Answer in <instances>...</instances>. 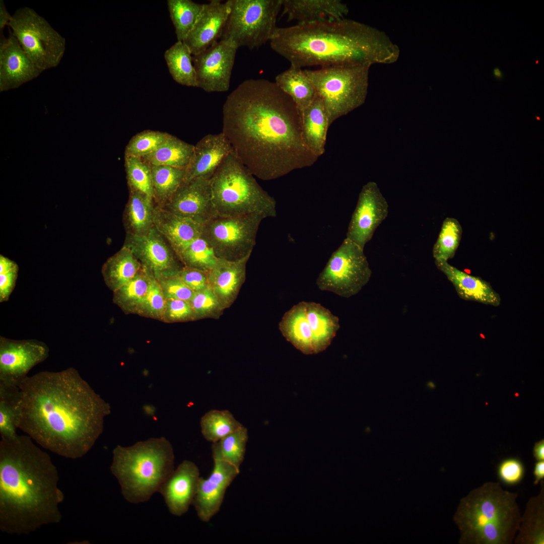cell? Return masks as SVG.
Returning a JSON list of instances; mask_svg holds the SVG:
<instances>
[{
	"label": "cell",
	"mask_w": 544,
	"mask_h": 544,
	"mask_svg": "<svg viewBox=\"0 0 544 544\" xmlns=\"http://www.w3.org/2000/svg\"><path fill=\"white\" fill-rule=\"evenodd\" d=\"M233 151L223 132L204 136L194 145L183 182L199 177L211 178L225 158Z\"/></svg>",
	"instance_id": "22"
},
{
	"label": "cell",
	"mask_w": 544,
	"mask_h": 544,
	"mask_svg": "<svg viewBox=\"0 0 544 544\" xmlns=\"http://www.w3.org/2000/svg\"><path fill=\"white\" fill-rule=\"evenodd\" d=\"M435 263L452 284L461 299L494 306L500 305V295L488 282L458 269L448 261H435Z\"/></svg>",
	"instance_id": "25"
},
{
	"label": "cell",
	"mask_w": 544,
	"mask_h": 544,
	"mask_svg": "<svg viewBox=\"0 0 544 544\" xmlns=\"http://www.w3.org/2000/svg\"><path fill=\"white\" fill-rule=\"evenodd\" d=\"M538 61H536V63H538Z\"/></svg>",
	"instance_id": "58"
},
{
	"label": "cell",
	"mask_w": 544,
	"mask_h": 544,
	"mask_svg": "<svg viewBox=\"0 0 544 544\" xmlns=\"http://www.w3.org/2000/svg\"><path fill=\"white\" fill-rule=\"evenodd\" d=\"M230 12L228 1L212 0L203 4L193 27L183 41L195 55L221 38Z\"/></svg>",
	"instance_id": "21"
},
{
	"label": "cell",
	"mask_w": 544,
	"mask_h": 544,
	"mask_svg": "<svg viewBox=\"0 0 544 544\" xmlns=\"http://www.w3.org/2000/svg\"><path fill=\"white\" fill-rule=\"evenodd\" d=\"M166 302L161 287L153 276L138 315L162 321Z\"/></svg>",
	"instance_id": "47"
},
{
	"label": "cell",
	"mask_w": 544,
	"mask_h": 544,
	"mask_svg": "<svg viewBox=\"0 0 544 544\" xmlns=\"http://www.w3.org/2000/svg\"><path fill=\"white\" fill-rule=\"evenodd\" d=\"M525 468L523 462L517 457H508L503 459L497 467V474L499 481L509 486H515L523 480Z\"/></svg>",
	"instance_id": "48"
},
{
	"label": "cell",
	"mask_w": 544,
	"mask_h": 544,
	"mask_svg": "<svg viewBox=\"0 0 544 544\" xmlns=\"http://www.w3.org/2000/svg\"><path fill=\"white\" fill-rule=\"evenodd\" d=\"M200 426L203 438L213 443L220 441L243 425L230 411L212 410L201 418Z\"/></svg>",
	"instance_id": "40"
},
{
	"label": "cell",
	"mask_w": 544,
	"mask_h": 544,
	"mask_svg": "<svg viewBox=\"0 0 544 544\" xmlns=\"http://www.w3.org/2000/svg\"><path fill=\"white\" fill-rule=\"evenodd\" d=\"M248 439L247 429L242 426L220 441L213 443V460L226 462L240 471V466L244 459Z\"/></svg>",
	"instance_id": "39"
},
{
	"label": "cell",
	"mask_w": 544,
	"mask_h": 544,
	"mask_svg": "<svg viewBox=\"0 0 544 544\" xmlns=\"http://www.w3.org/2000/svg\"><path fill=\"white\" fill-rule=\"evenodd\" d=\"M237 49L231 41L220 40L193 55L197 87L209 93L227 91Z\"/></svg>",
	"instance_id": "14"
},
{
	"label": "cell",
	"mask_w": 544,
	"mask_h": 544,
	"mask_svg": "<svg viewBox=\"0 0 544 544\" xmlns=\"http://www.w3.org/2000/svg\"><path fill=\"white\" fill-rule=\"evenodd\" d=\"M230 12L221 40L238 48L257 49L269 42L278 28L282 0H228Z\"/></svg>",
	"instance_id": "9"
},
{
	"label": "cell",
	"mask_w": 544,
	"mask_h": 544,
	"mask_svg": "<svg viewBox=\"0 0 544 544\" xmlns=\"http://www.w3.org/2000/svg\"><path fill=\"white\" fill-rule=\"evenodd\" d=\"M533 474L534 478L533 484L537 485L544 479V460L536 461L535 463Z\"/></svg>",
	"instance_id": "55"
},
{
	"label": "cell",
	"mask_w": 544,
	"mask_h": 544,
	"mask_svg": "<svg viewBox=\"0 0 544 544\" xmlns=\"http://www.w3.org/2000/svg\"><path fill=\"white\" fill-rule=\"evenodd\" d=\"M124 245L131 249L142 266L156 279L177 275L183 266L155 226L144 234L127 235Z\"/></svg>",
	"instance_id": "15"
},
{
	"label": "cell",
	"mask_w": 544,
	"mask_h": 544,
	"mask_svg": "<svg viewBox=\"0 0 544 544\" xmlns=\"http://www.w3.org/2000/svg\"><path fill=\"white\" fill-rule=\"evenodd\" d=\"M156 279L166 299H180L189 302L194 293L184 284L178 275Z\"/></svg>",
	"instance_id": "50"
},
{
	"label": "cell",
	"mask_w": 544,
	"mask_h": 544,
	"mask_svg": "<svg viewBox=\"0 0 544 544\" xmlns=\"http://www.w3.org/2000/svg\"><path fill=\"white\" fill-rule=\"evenodd\" d=\"M154 224L175 253L193 240L200 237L204 225L192 219L167 211L155 205Z\"/></svg>",
	"instance_id": "26"
},
{
	"label": "cell",
	"mask_w": 544,
	"mask_h": 544,
	"mask_svg": "<svg viewBox=\"0 0 544 544\" xmlns=\"http://www.w3.org/2000/svg\"><path fill=\"white\" fill-rule=\"evenodd\" d=\"M200 477L198 466L191 461L184 460L163 483L158 492L172 514L180 516L188 510Z\"/></svg>",
	"instance_id": "20"
},
{
	"label": "cell",
	"mask_w": 544,
	"mask_h": 544,
	"mask_svg": "<svg viewBox=\"0 0 544 544\" xmlns=\"http://www.w3.org/2000/svg\"><path fill=\"white\" fill-rule=\"evenodd\" d=\"M533 456L536 461L544 460V440L536 442L533 448Z\"/></svg>",
	"instance_id": "56"
},
{
	"label": "cell",
	"mask_w": 544,
	"mask_h": 544,
	"mask_svg": "<svg viewBox=\"0 0 544 544\" xmlns=\"http://www.w3.org/2000/svg\"><path fill=\"white\" fill-rule=\"evenodd\" d=\"M263 219L257 215L216 216L204 224L201 237L218 258L239 260L251 255L259 225Z\"/></svg>",
	"instance_id": "12"
},
{
	"label": "cell",
	"mask_w": 544,
	"mask_h": 544,
	"mask_svg": "<svg viewBox=\"0 0 544 544\" xmlns=\"http://www.w3.org/2000/svg\"><path fill=\"white\" fill-rule=\"evenodd\" d=\"M124 161L129 188L145 194L154 201L150 165L139 157L124 156Z\"/></svg>",
	"instance_id": "44"
},
{
	"label": "cell",
	"mask_w": 544,
	"mask_h": 544,
	"mask_svg": "<svg viewBox=\"0 0 544 544\" xmlns=\"http://www.w3.org/2000/svg\"><path fill=\"white\" fill-rule=\"evenodd\" d=\"M538 494L527 501L514 540L515 544L544 543V482Z\"/></svg>",
	"instance_id": "29"
},
{
	"label": "cell",
	"mask_w": 544,
	"mask_h": 544,
	"mask_svg": "<svg viewBox=\"0 0 544 544\" xmlns=\"http://www.w3.org/2000/svg\"><path fill=\"white\" fill-rule=\"evenodd\" d=\"M370 65H334L304 70L322 101L330 126L366 100Z\"/></svg>",
	"instance_id": "8"
},
{
	"label": "cell",
	"mask_w": 544,
	"mask_h": 544,
	"mask_svg": "<svg viewBox=\"0 0 544 544\" xmlns=\"http://www.w3.org/2000/svg\"><path fill=\"white\" fill-rule=\"evenodd\" d=\"M208 273L183 266L178 276L189 289L194 292H197L209 286Z\"/></svg>",
	"instance_id": "51"
},
{
	"label": "cell",
	"mask_w": 544,
	"mask_h": 544,
	"mask_svg": "<svg viewBox=\"0 0 544 544\" xmlns=\"http://www.w3.org/2000/svg\"><path fill=\"white\" fill-rule=\"evenodd\" d=\"M290 65L391 64L398 46L384 32L346 18L278 27L269 42Z\"/></svg>",
	"instance_id": "4"
},
{
	"label": "cell",
	"mask_w": 544,
	"mask_h": 544,
	"mask_svg": "<svg viewBox=\"0 0 544 544\" xmlns=\"http://www.w3.org/2000/svg\"><path fill=\"white\" fill-rule=\"evenodd\" d=\"M176 254L183 266L207 272L218 259L211 247L201 237L191 241Z\"/></svg>",
	"instance_id": "43"
},
{
	"label": "cell",
	"mask_w": 544,
	"mask_h": 544,
	"mask_svg": "<svg viewBox=\"0 0 544 544\" xmlns=\"http://www.w3.org/2000/svg\"><path fill=\"white\" fill-rule=\"evenodd\" d=\"M191 52L183 41H177L166 50L164 58L169 71L177 83L197 87L196 74Z\"/></svg>",
	"instance_id": "36"
},
{
	"label": "cell",
	"mask_w": 544,
	"mask_h": 544,
	"mask_svg": "<svg viewBox=\"0 0 544 544\" xmlns=\"http://www.w3.org/2000/svg\"><path fill=\"white\" fill-rule=\"evenodd\" d=\"M21 394L19 386L0 383V434L1 438H16L20 416Z\"/></svg>",
	"instance_id": "38"
},
{
	"label": "cell",
	"mask_w": 544,
	"mask_h": 544,
	"mask_svg": "<svg viewBox=\"0 0 544 544\" xmlns=\"http://www.w3.org/2000/svg\"><path fill=\"white\" fill-rule=\"evenodd\" d=\"M462 232L461 226L457 219L448 217L444 220L433 248L435 261H448L454 257L461 238Z\"/></svg>",
	"instance_id": "42"
},
{
	"label": "cell",
	"mask_w": 544,
	"mask_h": 544,
	"mask_svg": "<svg viewBox=\"0 0 544 544\" xmlns=\"http://www.w3.org/2000/svg\"><path fill=\"white\" fill-rule=\"evenodd\" d=\"M8 26L40 70L43 72L59 64L65 50V39L34 10L28 7L17 10Z\"/></svg>",
	"instance_id": "10"
},
{
	"label": "cell",
	"mask_w": 544,
	"mask_h": 544,
	"mask_svg": "<svg viewBox=\"0 0 544 544\" xmlns=\"http://www.w3.org/2000/svg\"><path fill=\"white\" fill-rule=\"evenodd\" d=\"M194 149V145L170 134L156 151L141 158L149 165H165L186 169Z\"/></svg>",
	"instance_id": "34"
},
{
	"label": "cell",
	"mask_w": 544,
	"mask_h": 544,
	"mask_svg": "<svg viewBox=\"0 0 544 544\" xmlns=\"http://www.w3.org/2000/svg\"><path fill=\"white\" fill-rule=\"evenodd\" d=\"M174 469L172 446L165 437L152 438L113 451L112 473L128 502L148 501Z\"/></svg>",
	"instance_id": "6"
},
{
	"label": "cell",
	"mask_w": 544,
	"mask_h": 544,
	"mask_svg": "<svg viewBox=\"0 0 544 544\" xmlns=\"http://www.w3.org/2000/svg\"><path fill=\"white\" fill-rule=\"evenodd\" d=\"M286 339L306 355L315 354L313 335L307 320L306 302L301 301L287 311L279 324Z\"/></svg>",
	"instance_id": "27"
},
{
	"label": "cell",
	"mask_w": 544,
	"mask_h": 544,
	"mask_svg": "<svg viewBox=\"0 0 544 544\" xmlns=\"http://www.w3.org/2000/svg\"><path fill=\"white\" fill-rule=\"evenodd\" d=\"M19 268L17 263L2 254L0 255V274L9 272Z\"/></svg>",
	"instance_id": "53"
},
{
	"label": "cell",
	"mask_w": 544,
	"mask_h": 544,
	"mask_svg": "<svg viewBox=\"0 0 544 544\" xmlns=\"http://www.w3.org/2000/svg\"><path fill=\"white\" fill-rule=\"evenodd\" d=\"M142 268L131 249L123 245L107 259L101 271L106 285L113 292L130 281Z\"/></svg>",
	"instance_id": "30"
},
{
	"label": "cell",
	"mask_w": 544,
	"mask_h": 544,
	"mask_svg": "<svg viewBox=\"0 0 544 544\" xmlns=\"http://www.w3.org/2000/svg\"><path fill=\"white\" fill-rule=\"evenodd\" d=\"M222 115V132L233 152L260 179L279 178L318 159L304 141L295 104L275 82H242L227 97Z\"/></svg>",
	"instance_id": "1"
},
{
	"label": "cell",
	"mask_w": 544,
	"mask_h": 544,
	"mask_svg": "<svg viewBox=\"0 0 544 544\" xmlns=\"http://www.w3.org/2000/svg\"><path fill=\"white\" fill-rule=\"evenodd\" d=\"M49 348L36 339L15 340L0 336V383L19 386L34 366L49 356Z\"/></svg>",
	"instance_id": "13"
},
{
	"label": "cell",
	"mask_w": 544,
	"mask_h": 544,
	"mask_svg": "<svg viewBox=\"0 0 544 544\" xmlns=\"http://www.w3.org/2000/svg\"><path fill=\"white\" fill-rule=\"evenodd\" d=\"M210 475L200 477L192 505L198 518L209 521L220 510L227 488L239 473L232 465L221 460H213Z\"/></svg>",
	"instance_id": "18"
},
{
	"label": "cell",
	"mask_w": 544,
	"mask_h": 544,
	"mask_svg": "<svg viewBox=\"0 0 544 544\" xmlns=\"http://www.w3.org/2000/svg\"><path fill=\"white\" fill-rule=\"evenodd\" d=\"M195 320L189 302L180 299H166L163 322L175 323Z\"/></svg>",
	"instance_id": "49"
},
{
	"label": "cell",
	"mask_w": 544,
	"mask_h": 544,
	"mask_svg": "<svg viewBox=\"0 0 544 544\" xmlns=\"http://www.w3.org/2000/svg\"><path fill=\"white\" fill-rule=\"evenodd\" d=\"M248 255L237 260L218 258L208 273L209 286L225 310L236 299L246 277Z\"/></svg>",
	"instance_id": "23"
},
{
	"label": "cell",
	"mask_w": 544,
	"mask_h": 544,
	"mask_svg": "<svg viewBox=\"0 0 544 544\" xmlns=\"http://www.w3.org/2000/svg\"><path fill=\"white\" fill-rule=\"evenodd\" d=\"M211 199L216 216L252 215L264 219L277 216L276 201L231 152L211 178Z\"/></svg>",
	"instance_id": "7"
},
{
	"label": "cell",
	"mask_w": 544,
	"mask_h": 544,
	"mask_svg": "<svg viewBox=\"0 0 544 544\" xmlns=\"http://www.w3.org/2000/svg\"><path fill=\"white\" fill-rule=\"evenodd\" d=\"M493 74L495 77L497 79H502L503 78V73L499 67H495L494 69Z\"/></svg>",
	"instance_id": "57"
},
{
	"label": "cell",
	"mask_w": 544,
	"mask_h": 544,
	"mask_svg": "<svg viewBox=\"0 0 544 544\" xmlns=\"http://www.w3.org/2000/svg\"><path fill=\"white\" fill-rule=\"evenodd\" d=\"M42 72L27 56L10 30L7 38L1 34V91L18 88L36 78Z\"/></svg>",
	"instance_id": "19"
},
{
	"label": "cell",
	"mask_w": 544,
	"mask_h": 544,
	"mask_svg": "<svg viewBox=\"0 0 544 544\" xmlns=\"http://www.w3.org/2000/svg\"><path fill=\"white\" fill-rule=\"evenodd\" d=\"M211 178L199 177L183 182L171 199L160 208L205 224L216 217L211 199Z\"/></svg>",
	"instance_id": "17"
},
{
	"label": "cell",
	"mask_w": 544,
	"mask_h": 544,
	"mask_svg": "<svg viewBox=\"0 0 544 544\" xmlns=\"http://www.w3.org/2000/svg\"><path fill=\"white\" fill-rule=\"evenodd\" d=\"M18 428L42 448L76 459L102 433L110 406L75 368L41 371L20 384Z\"/></svg>",
	"instance_id": "2"
},
{
	"label": "cell",
	"mask_w": 544,
	"mask_h": 544,
	"mask_svg": "<svg viewBox=\"0 0 544 544\" xmlns=\"http://www.w3.org/2000/svg\"><path fill=\"white\" fill-rule=\"evenodd\" d=\"M19 268L0 274V302L9 300L14 290L18 276Z\"/></svg>",
	"instance_id": "52"
},
{
	"label": "cell",
	"mask_w": 544,
	"mask_h": 544,
	"mask_svg": "<svg viewBox=\"0 0 544 544\" xmlns=\"http://www.w3.org/2000/svg\"><path fill=\"white\" fill-rule=\"evenodd\" d=\"M275 82L290 97L301 117L317 95L311 80L301 68L290 65L288 69L276 77Z\"/></svg>",
	"instance_id": "31"
},
{
	"label": "cell",
	"mask_w": 544,
	"mask_h": 544,
	"mask_svg": "<svg viewBox=\"0 0 544 544\" xmlns=\"http://www.w3.org/2000/svg\"><path fill=\"white\" fill-rule=\"evenodd\" d=\"M304 141L311 152L318 158L325 152L327 130V116L320 98L316 95L301 115Z\"/></svg>",
	"instance_id": "28"
},
{
	"label": "cell",
	"mask_w": 544,
	"mask_h": 544,
	"mask_svg": "<svg viewBox=\"0 0 544 544\" xmlns=\"http://www.w3.org/2000/svg\"><path fill=\"white\" fill-rule=\"evenodd\" d=\"M189 303L195 320L208 318L218 319L224 310L210 286L194 292Z\"/></svg>",
	"instance_id": "46"
},
{
	"label": "cell",
	"mask_w": 544,
	"mask_h": 544,
	"mask_svg": "<svg viewBox=\"0 0 544 544\" xmlns=\"http://www.w3.org/2000/svg\"><path fill=\"white\" fill-rule=\"evenodd\" d=\"M154 202L162 207L172 197L184 181L186 169L165 165H150Z\"/></svg>",
	"instance_id": "37"
},
{
	"label": "cell",
	"mask_w": 544,
	"mask_h": 544,
	"mask_svg": "<svg viewBox=\"0 0 544 544\" xmlns=\"http://www.w3.org/2000/svg\"><path fill=\"white\" fill-rule=\"evenodd\" d=\"M306 310L316 354L324 351L331 344L340 327L339 319L315 302H306Z\"/></svg>",
	"instance_id": "33"
},
{
	"label": "cell",
	"mask_w": 544,
	"mask_h": 544,
	"mask_svg": "<svg viewBox=\"0 0 544 544\" xmlns=\"http://www.w3.org/2000/svg\"><path fill=\"white\" fill-rule=\"evenodd\" d=\"M282 15L297 24L344 19L349 11L339 0H282Z\"/></svg>",
	"instance_id": "24"
},
{
	"label": "cell",
	"mask_w": 544,
	"mask_h": 544,
	"mask_svg": "<svg viewBox=\"0 0 544 544\" xmlns=\"http://www.w3.org/2000/svg\"><path fill=\"white\" fill-rule=\"evenodd\" d=\"M153 276L142 266L130 281L113 292V303L125 314L138 315Z\"/></svg>",
	"instance_id": "35"
},
{
	"label": "cell",
	"mask_w": 544,
	"mask_h": 544,
	"mask_svg": "<svg viewBox=\"0 0 544 544\" xmlns=\"http://www.w3.org/2000/svg\"><path fill=\"white\" fill-rule=\"evenodd\" d=\"M517 497L498 482H488L470 491L461 499L454 516L459 543H512L521 516Z\"/></svg>",
	"instance_id": "5"
},
{
	"label": "cell",
	"mask_w": 544,
	"mask_h": 544,
	"mask_svg": "<svg viewBox=\"0 0 544 544\" xmlns=\"http://www.w3.org/2000/svg\"><path fill=\"white\" fill-rule=\"evenodd\" d=\"M388 214V203L377 183L374 181L367 182L359 194L346 238L364 249Z\"/></svg>",
	"instance_id": "16"
},
{
	"label": "cell",
	"mask_w": 544,
	"mask_h": 544,
	"mask_svg": "<svg viewBox=\"0 0 544 544\" xmlns=\"http://www.w3.org/2000/svg\"><path fill=\"white\" fill-rule=\"evenodd\" d=\"M12 18V15L8 12L3 0L0 1V30L3 31L4 28L9 25Z\"/></svg>",
	"instance_id": "54"
},
{
	"label": "cell",
	"mask_w": 544,
	"mask_h": 544,
	"mask_svg": "<svg viewBox=\"0 0 544 544\" xmlns=\"http://www.w3.org/2000/svg\"><path fill=\"white\" fill-rule=\"evenodd\" d=\"M129 190V198L123 215L126 234H145L154 226V201L141 192L131 188Z\"/></svg>",
	"instance_id": "32"
},
{
	"label": "cell",
	"mask_w": 544,
	"mask_h": 544,
	"mask_svg": "<svg viewBox=\"0 0 544 544\" xmlns=\"http://www.w3.org/2000/svg\"><path fill=\"white\" fill-rule=\"evenodd\" d=\"M170 135L166 132L151 130L139 132L128 142L124 156L142 158L149 155L164 144Z\"/></svg>",
	"instance_id": "45"
},
{
	"label": "cell",
	"mask_w": 544,
	"mask_h": 544,
	"mask_svg": "<svg viewBox=\"0 0 544 544\" xmlns=\"http://www.w3.org/2000/svg\"><path fill=\"white\" fill-rule=\"evenodd\" d=\"M167 5L177 41H183L196 22L203 4L190 0H168Z\"/></svg>",
	"instance_id": "41"
},
{
	"label": "cell",
	"mask_w": 544,
	"mask_h": 544,
	"mask_svg": "<svg viewBox=\"0 0 544 544\" xmlns=\"http://www.w3.org/2000/svg\"><path fill=\"white\" fill-rule=\"evenodd\" d=\"M371 275L364 249L346 238L331 255L316 284L321 291L348 298L362 290Z\"/></svg>",
	"instance_id": "11"
},
{
	"label": "cell",
	"mask_w": 544,
	"mask_h": 544,
	"mask_svg": "<svg viewBox=\"0 0 544 544\" xmlns=\"http://www.w3.org/2000/svg\"><path fill=\"white\" fill-rule=\"evenodd\" d=\"M49 455L28 435L0 441V530L29 534L62 519L64 496Z\"/></svg>",
	"instance_id": "3"
}]
</instances>
